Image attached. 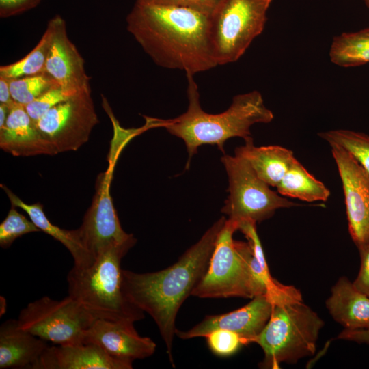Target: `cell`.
I'll return each instance as SVG.
<instances>
[{"label":"cell","mask_w":369,"mask_h":369,"mask_svg":"<svg viewBox=\"0 0 369 369\" xmlns=\"http://www.w3.org/2000/svg\"><path fill=\"white\" fill-rule=\"evenodd\" d=\"M127 30L158 66L195 75L218 66L208 37V16L175 5L135 1Z\"/></svg>","instance_id":"cell-1"},{"label":"cell","mask_w":369,"mask_h":369,"mask_svg":"<svg viewBox=\"0 0 369 369\" xmlns=\"http://www.w3.org/2000/svg\"><path fill=\"white\" fill-rule=\"evenodd\" d=\"M226 218L221 217L174 264L161 271H122V288L133 305L148 314L157 325L174 366L172 346L178 312L207 269L218 234Z\"/></svg>","instance_id":"cell-2"},{"label":"cell","mask_w":369,"mask_h":369,"mask_svg":"<svg viewBox=\"0 0 369 369\" xmlns=\"http://www.w3.org/2000/svg\"><path fill=\"white\" fill-rule=\"evenodd\" d=\"M186 75L187 110L172 119H150V126L163 127L172 135L183 140L189 154L187 169L199 146L216 145L224 154V144L228 139L239 137L246 139L251 137L252 125L269 123L274 118L273 112L264 105L262 94L256 90L234 96L230 106L222 113L205 112L200 105L194 76Z\"/></svg>","instance_id":"cell-3"},{"label":"cell","mask_w":369,"mask_h":369,"mask_svg":"<svg viewBox=\"0 0 369 369\" xmlns=\"http://www.w3.org/2000/svg\"><path fill=\"white\" fill-rule=\"evenodd\" d=\"M134 237L101 250L89 266H73L67 275L68 295L96 318L136 322L144 312L124 296L122 288L121 262L135 245Z\"/></svg>","instance_id":"cell-4"},{"label":"cell","mask_w":369,"mask_h":369,"mask_svg":"<svg viewBox=\"0 0 369 369\" xmlns=\"http://www.w3.org/2000/svg\"><path fill=\"white\" fill-rule=\"evenodd\" d=\"M324 321L303 300L273 305L262 331L251 343L258 344L264 357L262 368H279L282 363L294 364L313 355Z\"/></svg>","instance_id":"cell-5"},{"label":"cell","mask_w":369,"mask_h":369,"mask_svg":"<svg viewBox=\"0 0 369 369\" xmlns=\"http://www.w3.org/2000/svg\"><path fill=\"white\" fill-rule=\"evenodd\" d=\"M273 0H219L208 16V37L217 65L234 63L260 35Z\"/></svg>","instance_id":"cell-6"},{"label":"cell","mask_w":369,"mask_h":369,"mask_svg":"<svg viewBox=\"0 0 369 369\" xmlns=\"http://www.w3.org/2000/svg\"><path fill=\"white\" fill-rule=\"evenodd\" d=\"M221 161L229 184V195L221 211L228 219L258 223L271 217L277 209L299 205L271 190L245 159L224 154Z\"/></svg>","instance_id":"cell-7"},{"label":"cell","mask_w":369,"mask_h":369,"mask_svg":"<svg viewBox=\"0 0 369 369\" xmlns=\"http://www.w3.org/2000/svg\"><path fill=\"white\" fill-rule=\"evenodd\" d=\"M238 223L226 219L215 242L206 271L191 292L200 298L258 296L247 265L238 251L233 234Z\"/></svg>","instance_id":"cell-8"},{"label":"cell","mask_w":369,"mask_h":369,"mask_svg":"<svg viewBox=\"0 0 369 369\" xmlns=\"http://www.w3.org/2000/svg\"><path fill=\"white\" fill-rule=\"evenodd\" d=\"M96 319L68 295L57 300L44 296L28 303L18 314L20 327L57 345L83 343L85 331Z\"/></svg>","instance_id":"cell-9"},{"label":"cell","mask_w":369,"mask_h":369,"mask_svg":"<svg viewBox=\"0 0 369 369\" xmlns=\"http://www.w3.org/2000/svg\"><path fill=\"white\" fill-rule=\"evenodd\" d=\"M98 122L91 92L77 94L57 104L36 122L56 154L79 149Z\"/></svg>","instance_id":"cell-10"},{"label":"cell","mask_w":369,"mask_h":369,"mask_svg":"<svg viewBox=\"0 0 369 369\" xmlns=\"http://www.w3.org/2000/svg\"><path fill=\"white\" fill-rule=\"evenodd\" d=\"M330 146L342 183L348 231L359 247L369 241V173L346 150Z\"/></svg>","instance_id":"cell-11"},{"label":"cell","mask_w":369,"mask_h":369,"mask_svg":"<svg viewBox=\"0 0 369 369\" xmlns=\"http://www.w3.org/2000/svg\"><path fill=\"white\" fill-rule=\"evenodd\" d=\"M111 175L109 170L98 175L92 204L79 228L94 258L108 246L134 237L121 227L109 191Z\"/></svg>","instance_id":"cell-12"},{"label":"cell","mask_w":369,"mask_h":369,"mask_svg":"<svg viewBox=\"0 0 369 369\" xmlns=\"http://www.w3.org/2000/svg\"><path fill=\"white\" fill-rule=\"evenodd\" d=\"M274 303L267 295H258L243 307L232 312L206 316L187 331L176 329V336L182 340L205 337L217 329H227L241 336L245 344L258 336L269 321Z\"/></svg>","instance_id":"cell-13"},{"label":"cell","mask_w":369,"mask_h":369,"mask_svg":"<svg viewBox=\"0 0 369 369\" xmlns=\"http://www.w3.org/2000/svg\"><path fill=\"white\" fill-rule=\"evenodd\" d=\"M83 343L96 345L109 355L133 362L152 356L156 343L149 337L141 336L134 323L96 318L85 331Z\"/></svg>","instance_id":"cell-14"},{"label":"cell","mask_w":369,"mask_h":369,"mask_svg":"<svg viewBox=\"0 0 369 369\" xmlns=\"http://www.w3.org/2000/svg\"><path fill=\"white\" fill-rule=\"evenodd\" d=\"M53 18L55 31L45 71L63 90L73 95L92 92L84 59L69 38L64 19L59 14Z\"/></svg>","instance_id":"cell-15"},{"label":"cell","mask_w":369,"mask_h":369,"mask_svg":"<svg viewBox=\"0 0 369 369\" xmlns=\"http://www.w3.org/2000/svg\"><path fill=\"white\" fill-rule=\"evenodd\" d=\"M0 148L14 156L57 154L25 106L16 102L10 107L6 122L0 128Z\"/></svg>","instance_id":"cell-16"},{"label":"cell","mask_w":369,"mask_h":369,"mask_svg":"<svg viewBox=\"0 0 369 369\" xmlns=\"http://www.w3.org/2000/svg\"><path fill=\"white\" fill-rule=\"evenodd\" d=\"M133 362L87 343L49 346L33 369H131Z\"/></svg>","instance_id":"cell-17"},{"label":"cell","mask_w":369,"mask_h":369,"mask_svg":"<svg viewBox=\"0 0 369 369\" xmlns=\"http://www.w3.org/2000/svg\"><path fill=\"white\" fill-rule=\"evenodd\" d=\"M49 346L22 329L17 319H8L0 327V369H33Z\"/></svg>","instance_id":"cell-18"},{"label":"cell","mask_w":369,"mask_h":369,"mask_svg":"<svg viewBox=\"0 0 369 369\" xmlns=\"http://www.w3.org/2000/svg\"><path fill=\"white\" fill-rule=\"evenodd\" d=\"M1 187L7 194L12 206L25 211L40 231L50 235L66 247L72 256L74 266L86 267L94 261L95 258L86 245L79 228L66 230L53 224L46 216L41 203L27 204L5 185L1 184Z\"/></svg>","instance_id":"cell-19"},{"label":"cell","mask_w":369,"mask_h":369,"mask_svg":"<svg viewBox=\"0 0 369 369\" xmlns=\"http://www.w3.org/2000/svg\"><path fill=\"white\" fill-rule=\"evenodd\" d=\"M326 307L332 318L346 329H369V297L342 277L333 285Z\"/></svg>","instance_id":"cell-20"},{"label":"cell","mask_w":369,"mask_h":369,"mask_svg":"<svg viewBox=\"0 0 369 369\" xmlns=\"http://www.w3.org/2000/svg\"><path fill=\"white\" fill-rule=\"evenodd\" d=\"M256 175L269 187H276L296 159L292 150L280 146H255L251 137L235 149Z\"/></svg>","instance_id":"cell-21"},{"label":"cell","mask_w":369,"mask_h":369,"mask_svg":"<svg viewBox=\"0 0 369 369\" xmlns=\"http://www.w3.org/2000/svg\"><path fill=\"white\" fill-rule=\"evenodd\" d=\"M276 188L281 195L306 202H325L330 195L325 185L308 172L297 159Z\"/></svg>","instance_id":"cell-22"},{"label":"cell","mask_w":369,"mask_h":369,"mask_svg":"<svg viewBox=\"0 0 369 369\" xmlns=\"http://www.w3.org/2000/svg\"><path fill=\"white\" fill-rule=\"evenodd\" d=\"M329 57L333 64L344 68L368 64L369 27L333 37Z\"/></svg>","instance_id":"cell-23"},{"label":"cell","mask_w":369,"mask_h":369,"mask_svg":"<svg viewBox=\"0 0 369 369\" xmlns=\"http://www.w3.org/2000/svg\"><path fill=\"white\" fill-rule=\"evenodd\" d=\"M54 31L55 20L53 17L48 22L46 30L36 46L18 61L1 66L0 77L12 79L46 72V63Z\"/></svg>","instance_id":"cell-24"},{"label":"cell","mask_w":369,"mask_h":369,"mask_svg":"<svg viewBox=\"0 0 369 369\" xmlns=\"http://www.w3.org/2000/svg\"><path fill=\"white\" fill-rule=\"evenodd\" d=\"M12 97L15 102L27 105L49 90L59 86L46 72L8 79Z\"/></svg>","instance_id":"cell-25"},{"label":"cell","mask_w":369,"mask_h":369,"mask_svg":"<svg viewBox=\"0 0 369 369\" xmlns=\"http://www.w3.org/2000/svg\"><path fill=\"white\" fill-rule=\"evenodd\" d=\"M331 144L339 146L350 152L369 173V135L345 129L331 130L318 133Z\"/></svg>","instance_id":"cell-26"},{"label":"cell","mask_w":369,"mask_h":369,"mask_svg":"<svg viewBox=\"0 0 369 369\" xmlns=\"http://www.w3.org/2000/svg\"><path fill=\"white\" fill-rule=\"evenodd\" d=\"M40 230L31 220L12 206L6 217L0 224V246L8 248L14 241L29 233Z\"/></svg>","instance_id":"cell-27"},{"label":"cell","mask_w":369,"mask_h":369,"mask_svg":"<svg viewBox=\"0 0 369 369\" xmlns=\"http://www.w3.org/2000/svg\"><path fill=\"white\" fill-rule=\"evenodd\" d=\"M206 342L213 353L220 357H228L245 345L244 338L236 332L227 329H217L206 336Z\"/></svg>","instance_id":"cell-28"},{"label":"cell","mask_w":369,"mask_h":369,"mask_svg":"<svg viewBox=\"0 0 369 369\" xmlns=\"http://www.w3.org/2000/svg\"><path fill=\"white\" fill-rule=\"evenodd\" d=\"M74 96L60 86H57L49 90L25 107L29 116L37 122L53 107Z\"/></svg>","instance_id":"cell-29"},{"label":"cell","mask_w":369,"mask_h":369,"mask_svg":"<svg viewBox=\"0 0 369 369\" xmlns=\"http://www.w3.org/2000/svg\"><path fill=\"white\" fill-rule=\"evenodd\" d=\"M357 247L361 264L358 275L353 284L358 290L369 297V241Z\"/></svg>","instance_id":"cell-30"},{"label":"cell","mask_w":369,"mask_h":369,"mask_svg":"<svg viewBox=\"0 0 369 369\" xmlns=\"http://www.w3.org/2000/svg\"><path fill=\"white\" fill-rule=\"evenodd\" d=\"M42 0H0V17L5 18L20 14L40 4Z\"/></svg>","instance_id":"cell-31"},{"label":"cell","mask_w":369,"mask_h":369,"mask_svg":"<svg viewBox=\"0 0 369 369\" xmlns=\"http://www.w3.org/2000/svg\"><path fill=\"white\" fill-rule=\"evenodd\" d=\"M219 0H176V5L185 7L209 16Z\"/></svg>","instance_id":"cell-32"},{"label":"cell","mask_w":369,"mask_h":369,"mask_svg":"<svg viewBox=\"0 0 369 369\" xmlns=\"http://www.w3.org/2000/svg\"><path fill=\"white\" fill-rule=\"evenodd\" d=\"M338 338L369 344V329L353 330L344 329L338 335Z\"/></svg>","instance_id":"cell-33"},{"label":"cell","mask_w":369,"mask_h":369,"mask_svg":"<svg viewBox=\"0 0 369 369\" xmlns=\"http://www.w3.org/2000/svg\"><path fill=\"white\" fill-rule=\"evenodd\" d=\"M14 103L11 95L8 79L0 77V104L11 107Z\"/></svg>","instance_id":"cell-34"},{"label":"cell","mask_w":369,"mask_h":369,"mask_svg":"<svg viewBox=\"0 0 369 369\" xmlns=\"http://www.w3.org/2000/svg\"><path fill=\"white\" fill-rule=\"evenodd\" d=\"M136 1L146 3V4H154V5H175L176 0H136Z\"/></svg>","instance_id":"cell-35"},{"label":"cell","mask_w":369,"mask_h":369,"mask_svg":"<svg viewBox=\"0 0 369 369\" xmlns=\"http://www.w3.org/2000/svg\"><path fill=\"white\" fill-rule=\"evenodd\" d=\"M10 107L8 105L0 104V128H2L7 120Z\"/></svg>","instance_id":"cell-36"},{"label":"cell","mask_w":369,"mask_h":369,"mask_svg":"<svg viewBox=\"0 0 369 369\" xmlns=\"http://www.w3.org/2000/svg\"><path fill=\"white\" fill-rule=\"evenodd\" d=\"M366 5L369 8V0H362Z\"/></svg>","instance_id":"cell-37"}]
</instances>
